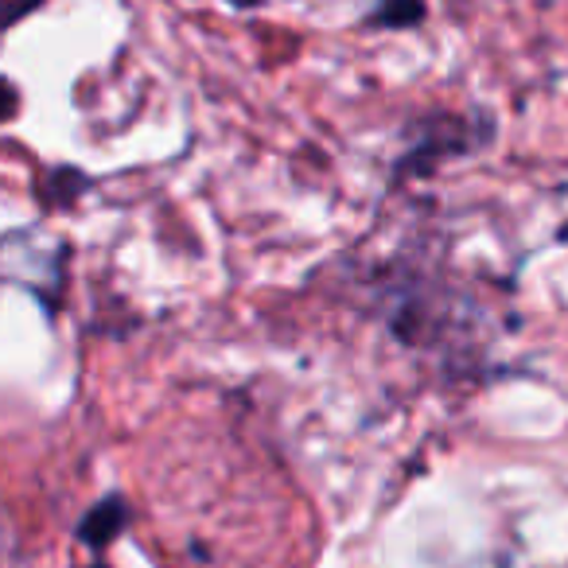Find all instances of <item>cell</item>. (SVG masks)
Masks as SVG:
<instances>
[{
    "label": "cell",
    "instance_id": "1",
    "mask_svg": "<svg viewBox=\"0 0 568 568\" xmlns=\"http://www.w3.org/2000/svg\"><path fill=\"white\" fill-rule=\"evenodd\" d=\"M490 136H495L490 118L475 121L471 113H433L425 125L413 129V144L397 156L394 175L397 180L428 175L436 164H444V160L479 152L483 144H490Z\"/></svg>",
    "mask_w": 568,
    "mask_h": 568
},
{
    "label": "cell",
    "instance_id": "2",
    "mask_svg": "<svg viewBox=\"0 0 568 568\" xmlns=\"http://www.w3.org/2000/svg\"><path fill=\"white\" fill-rule=\"evenodd\" d=\"M129 518H133V506L125 495H105L102 503H94L74 526V541L87 545V549H110L121 534H125Z\"/></svg>",
    "mask_w": 568,
    "mask_h": 568
},
{
    "label": "cell",
    "instance_id": "3",
    "mask_svg": "<svg viewBox=\"0 0 568 568\" xmlns=\"http://www.w3.org/2000/svg\"><path fill=\"white\" fill-rule=\"evenodd\" d=\"M425 0H374L363 28H374V32H409V28L425 24Z\"/></svg>",
    "mask_w": 568,
    "mask_h": 568
},
{
    "label": "cell",
    "instance_id": "4",
    "mask_svg": "<svg viewBox=\"0 0 568 568\" xmlns=\"http://www.w3.org/2000/svg\"><path fill=\"white\" fill-rule=\"evenodd\" d=\"M9 4V28H17L20 20L28 17V12H36L43 4V0H4Z\"/></svg>",
    "mask_w": 568,
    "mask_h": 568
},
{
    "label": "cell",
    "instance_id": "5",
    "mask_svg": "<svg viewBox=\"0 0 568 568\" xmlns=\"http://www.w3.org/2000/svg\"><path fill=\"white\" fill-rule=\"evenodd\" d=\"M230 9H257V4H265V0H226Z\"/></svg>",
    "mask_w": 568,
    "mask_h": 568
}]
</instances>
